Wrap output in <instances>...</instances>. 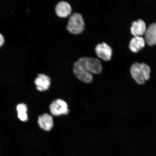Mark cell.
I'll use <instances>...</instances> for the list:
<instances>
[{"instance_id": "cell-5", "label": "cell", "mask_w": 156, "mask_h": 156, "mask_svg": "<svg viewBox=\"0 0 156 156\" xmlns=\"http://www.w3.org/2000/svg\"><path fill=\"white\" fill-rule=\"evenodd\" d=\"M73 71L74 75L80 81L85 83L92 82L93 77L77 61L73 64Z\"/></svg>"}, {"instance_id": "cell-9", "label": "cell", "mask_w": 156, "mask_h": 156, "mask_svg": "<svg viewBox=\"0 0 156 156\" xmlns=\"http://www.w3.org/2000/svg\"><path fill=\"white\" fill-rule=\"evenodd\" d=\"M38 124L40 127L45 131H49L54 126L53 118L51 115L44 114L38 117Z\"/></svg>"}, {"instance_id": "cell-7", "label": "cell", "mask_w": 156, "mask_h": 156, "mask_svg": "<svg viewBox=\"0 0 156 156\" xmlns=\"http://www.w3.org/2000/svg\"><path fill=\"white\" fill-rule=\"evenodd\" d=\"M55 12L57 16L61 18H66L71 15L72 8L71 5L67 2L61 1L57 4Z\"/></svg>"}, {"instance_id": "cell-12", "label": "cell", "mask_w": 156, "mask_h": 156, "mask_svg": "<svg viewBox=\"0 0 156 156\" xmlns=\"http://www.w3.org/2000/svg\"><path fill=\"white\" fill-rule=\"evenodd\" d=\"M145 40L141 36L134 37L130 41L129 47L131 51L137 52L145 45Z\"/></svg>"}, {"instance_id": "cell-4", "label": "cell", "mask_w": 156, "mask_h": 156, "mask_svg": "<svg viewBox=\"0 0 156 156\" xmlns=\"http://www.w3.org/2000/svg\"><path fill=\"white\" fill-rule=\"evenodd\" d=\"M49 109L51 113L54 116L67 115L69 112L67 103L60 99L52 101L50 105Z\"/></svg>"}, {"instance_id": "cell-10", "label": "cell", "mask_w": 156, "mask_h": 156, "mask_svg": "<svg viewBox=\"0 0 156 156\" xmlns=\"http://www.w3.org/2000/svg\"><path fill=\"white\" fill-rule=\"evenodd\" d=\"M146 29L145 22L141 19L133 23L130 28L131 34L134 37L142 36L145 34Z\"/></svg>"}, {"instance_id": "cell-1", "label": "cell", "mask_w": 156, "mask_h": 156, "mask_svg": "<svg viewBox=\"0 0 156 156\" xmlns=\"http://www.w3.org/2000/svg\"><path fill=\"white\" fill-rule=\"evenodd\" d=\"M151 68L145 63H136L130 68L132 77L136 82L140 85L145 83L150 79Z\"/></svg>"}, {"instance_id": "cell-2", "label": "cell", "mask_w": 156, "mask_h": 156, "mask_svg": "<svg viewBox=\"0 0 156 156\" xmlns=\"http://www.w3.org/2000/svg\"><path fill=\"white\" fill-rule=\"evenodd\" d=\"M85 26L82 16L79 13L76 12L70 16L67 25V29L71 34L78 35L83 32Z\"/></svg>"}, {"instance_id": "cell-8", "label": "cell", "mask_w": 156, "mask_h": 156, "mask_svg": "<svg viewBox=\"0 0 156 156\" xmlns=\"http://www.w3.org/2000/svg\"><path fill=\"white\" fill-rule=\"evenodd\" d=\"M37 89L41 91L48 90L51 85V79L48 76L44 74H38L34 81Z\"/></svg>"}, {"instance_id": "cell-14", "label": "cell", "mask_w": 156, "mask_h": 156, "mask_svg": "<svg viewBox=\"0 0 156 156\" xmlns=\"http://www.w3.org/2000/svg\"><path fill=\"white\" fill-rule=\"evenodd\" d=\"M5 40L3 35L0 34V48L3 46L5 43Z\"/></svg>"}, {"instance_id": "cell-3", "label": "cell", "mask_w": 156, "mask_h": 156, "mask_svg": "<svg viewBox=\"0 0 156 156\" xmlns=\"http://www.w3.org/2000/svg\"><path fill=\"white\" fill-rule=\"evenodd\" d=\"M77 62L87 72L91 74H100L102 72V63L98 58L83 57L80 58Z\"/></svg>"}, {"instance_id": "cell-13", "label": "cell", "mask_w": 156, "mask_h": 156, "mask_svg": "<svg viewBox=\"0 0 156 156\" xmlns=\"http://www.w3.org/2000/svg\"><path fill=\"white\" fill-rule=\"evenodd\" d=\"M17 110L18 112L19 118L23 122L27 121L28 120L27 114V108L26 105L23 103L20 104L17 106Z\"/></svg>"}, {"instance_id": "cell-6", "label": "cell", "mask_w": 156, "mask_h": 156, "mask_svg": "<svg viewBox=\"0 0 156 156\" xmlns=\"http://www.w3.org/2000/svg\"><path fill=\"white\" fill-rule=\"evenodd\" d=\"M95 52L99 58L105 61H108L112 58V50L110 46L105 42L99 44L95 47Z\"/></svg>"}, {"instance_id": "cell-11", "label": "cell", "mask_w": 156, "mask_h": 156, "mask_svg": "<svg viewBox=\"0 0 156 156\" xmlns=\"http://www.w3.org/2000/svg\"><path fill=\"white\" fill-rule=\"evenodd\" d=\"M145 34V41L149 45L156 44V23H152L146 29Z\"/></svg>"}]
</instances>
